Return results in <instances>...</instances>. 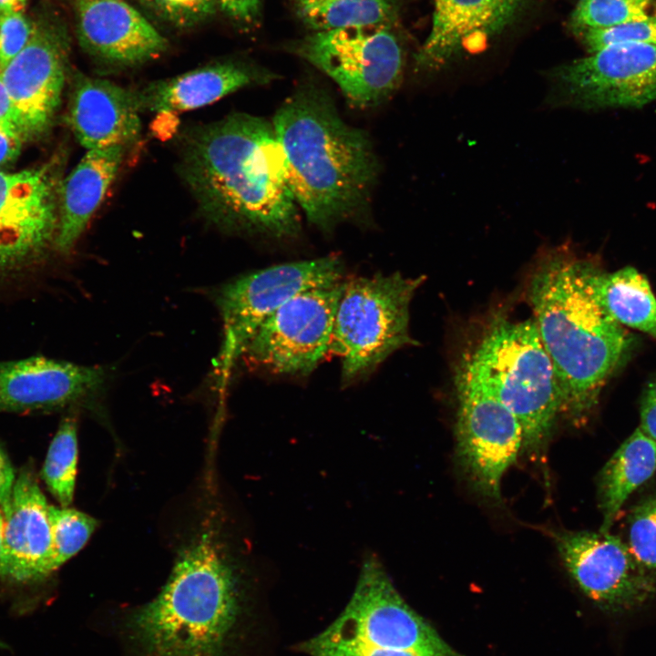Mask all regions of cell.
Masks as SVG:
<instances>
[{
	"label": "cell",
	"instance_id": "6da1fadb",
	"mask_svg": "<svg viewBox=\"0 0 656 656\" xmlns=\"http://www.w3.org/2000/svg\"><path fill=\"white\" fill-rule=\"evenodd\" d=\"M179 170L200 210L226 231L292 238L301 230L272 122L234 113L182 139Z\"/></svg>",
	"mask_w": 656,
	"mask_h": 656
},
{
	"label": "cell",
	"instance_id": "7a4b0ae2",
	"mask_svg": "<svg viewBox=\"0 0 656 656\" xmlns=\"http://www.w3.org/2000/svg\"><path fill=\"white\" fill-rule=\"evenodd\" d=\"M600 271L568 249H554L538 263L528 290L533 321L554 369L561 414L575 425L590 419L604 386L635 343L600 301Z\"/></svg>",
	"mask_w": 656,
	"mask_h": 656
},
{
	"label": "cell",
	"instance_id": "3957f363",
	"mask_svg": "<svg viewBox=\"0 0 656 656\" xmlns=\"http://www.w3.org/2000/svg\"><path fill=\"white\" fill-rule=\"evenodd\" d=\"M272 122L291 190L309 222L328 231L362 217L378 172L365 132L344 122L332 97L314 86L288 97Z\"/></svg>",
	"mask_w": 656,
	"mask_h": 656
},
{
	"label": "cell",
	"instance_id": "277c9868",
	"mask_svg": "<svg viewBox=\"0 0 656 656\" xmlns=\"http://www.w3.org/2000/svg\"><path fill=\"white\" fill-rule=\"evenodd\" d=\"M239 612L234 572L203 532L179 554L158 596L128 619L126 656H228Z\"/></svg>",
	"mask_w": 656,
	"mask_h": 656
},
{
	"label": "cell",
	"instance_id": "5b68a950",
	"mask_svg": "<svg viewBox=\"0 0 656 656\" xmlns=\"http://www.w3.org/2000/svg\"><path fill=\"white\" fill-rule=\"evenodd\" d=\"M457 371L487 388L514 414L522 430V451L542 447L561 414V400L533 319L495 318Z\"/></svg>",
	"mask_w": 656,
	"mask_h": 656
},
{
	"label": "cell",
	"instance_id": "8992f818",
	"mask_svg": "<svg viewBox=\"0 0 656 656\" xmlns=\"http://www.w3.org/2000/svg\"><path fill=\"white\" fill-rule=\"evenodd\" d=\"M424 280L395 272L344 282L331 345L341 360L343 386L369 376L395 351L416 344L409 333V308Z\"/></svg>",
	"mask_w": 656,
	"mask_h": 656
},
{
	"label": "cell",
	"instance_id": "52a82bcc",
	"mask_svg": "<svg viewBox=\"0 0 656 656\" xmlns=\"http://www.w3.org/2000/svg\"><path fill=\"white\" fill-rule=\"evenodd\" d=\"M313 638L325 643H360L438 656L457 652L405 601L374 555L363 562L342 613Z\"/></svg>",
	"mask_w": 656,
	"mask_h": 656
},
{
	"label": "cell",
	"instance_id": "ba28073f",
	"mask_svg": "<svg viewBox=\"0 0 656 656\" xmlns=\"http://www.w3.org/2000/svg\"><path fill=\"white\" fill-rule=\"evenodd\" d=\"M292 51L326 74L359 108L385 101L399 86L405 55L388 25L314 31Z\"/></svg>",
	"mask_w": 656,
	"mask_h": 656
},
{
	"label": "cell",
	"instance_id": "9c48e42d",
	"mask_svg": "<svg viewBox=\"0 0 656 656\" xmlns=\"http://www.w3.org/2000/svg\"><path fill=\"white\" fill-rule=\"evenodd\" d=\"M343 264L336 256L273 265L223 286L217 302L223 323L218 359L220 385L261 324L295 294L343 282Z\"/></svg>",
	"mask_w": 656,
	"mask_h": 656
},
{
	"label": "cell",
	"instance_id": "30bf717a",
	"mask_svg": "<svg viewBox=\"0 0 656 656\" xmlns=\"http://www.w3.org/2000/svg\"><path fill=\"white\" fill-rule=\"evenodd\" d=\"M343 286V281L315 287L287 300L261 324L242 355L270 374H310L331 352Z\"/></svg>",
	"mask_w": 656,
	"mask_h": 656
},
{
	"label": "cell",
	"instance_id": "8fae6325",
	"mask_svg": "<svg viewBox=\"0 0 656 656\" xmlns=\"http://www.w3.org/2000/svg\"><path fill=\"white\" fill-rule=\"evenodd\" d=\"M456 457L472 487L498 501L501 481L522 451V430L514 414L487 388L456 371Z\"/></svg>",
	"mask_w": 656,
	"mask_h": 656
},
{
	"label": "cell",
	"instance_id": "7c38bea8",
	"mask_svg": "<svg viewBox=\"0 0 656 656\" xmlns=\"http://www.w3.org/2000/svg\"><path fill=\"white\" fill-rule=\"evenodd\" d=\"M558 552L583 594L610 614H624L656 598V571L643 567L610 531L553 532Z\"/></svg>",
	"mask_w": 656,
	"mask_h": 656
},
{
	"label": "cell",
	"instance_id": "4fadbf2b",
	"mask_svg": "<svg viewBox=\"0 0 656 656\" xmlns=\"http://www.w3.org/2000/svg\"><path fill=\"white\" fill-rule=\"evenodd\" d=\"M551 75L559 101L590 108L641 107L656 99V46H609Z\"/></svg>",
	"mask_w": 656,
	"mask_h": 656
},
{
	"label": "cell",
	"instance_id": "5bb4252c",
	"mask_svg": "<svg viewBox=\"0 0 656 656\" xmlns=\"http://www.w3.org/2000/svg\"><path fill=\"white\" fill-rule=\"evenodd\" d=\"M55 183L44 169L0 170V282L28 272L55 244Z\"/></svg>",
	"mask_w": 656,
	"mask_h": 656
},
{
	"label": "cell",
	"instance_id": "9a60e30c",
	"mask_svg": "<svg viewBox=\"0 0 656 656\" xmlns=\"http://www.w3.org/2000/svg\"><path fill=\"white\" fill-rule=\"evenodd\" d=\"M67 51L65 30L42 22L35 25L25 48L0 71L24 138L50 126L61 101Z\"/></svg>",
	"mask_w": 656,
	"mask_h": 656
},
{
	"label": "cell",
	"instance_id": "2e32d148",
	"mask_svg": "<svg viewBox=\"0 0 656 656\" xmlns=\"http://www.w3.org/2000/svg\"><path fill=\"white\" fill-rule=\"evenodd\" d=\"M79 46L96 61L132 67L161 56L169 42L125 0H74Z\"/></svg>",
	"mask_w": 656,
	"mask_h": 656
},
{
	"label": "cell",
	"instance_id": "e0dca14e",
	"mask_svg": "<svg viewBox=\"0 0 656 656\" xmlns=\"http://www.w3.org/2000/svg\"><path fill=\"white\" fill-rule=\"evenodd\" d=\"M107 371L44 356L0 362V412L63 408L99 393Z\"/></svg>",
	"mask_w": 656,
	"mask_h": 656
},
{
	"label": "cell",
	"instance_id": "ac0fdd59",
	"mask_svg": "<svg viewBox=\"0 0 656 656\" xmlns=\"http://www.w3.org/2000/svg\"><path fill=\"white\" fill-rule=\"evenodd\" d=\"M48 504L29 467L15 478L4 514L0 576L17 582L43 579L52 571L53 542Z\"/></svg>",
	"mask_w": 656,
	"mask_h": 656
},
{
	"label": "cell",
	"instance_id": "d6986e66",
	"mask_svg": "<svg viewBox=\"0 0 656 656\" xmlns=\"http://www.w3.org/2000/svg\"><path fill=\"white\" fill-rule=\"evenodd\" d=\"M429 35L415 56L421 69H436L466 51L481 49L517 16L525 0H433Z\"/></svg>",
	"mask_w": 656,
	"mask_h": 656
},
{
	"label": "cell",
	"instance_id": "ffe728a7",
	"mask_svg": "<svg viewBox=\"0 0 656 656\" xmlns=\"http://www.w3.org/2000/svg\"><path fill=\"white\" fill-rule=\"evenodd\" d=\"M72 80L69 121L83 147L126 148L138 138L141 108L135 91L81 73Z\"/></svg>",
	"mask_w": 656,
	"mask_h": 656
},
{
	"label": "cell",
	"instance_id": "44dd1931",
	"mask_svg": "<svg viewBox=\"0 0 656 656\" xmlns=\"http://www.w3.org/2000/svg\"><path fill=\"white\" fill-rule=\"evenodd\" d=\"M270 76L234 60L206 65L136 92L141 110L175 112L198 108L245 87L263 84Z\"/></svg>",
	"mask_w": 656,
	"mask_h": 656
},
{
	"label": "cell",
	"instance_id": "7402d4cb",
	"mask_svg": "<svg viewBox=\"0 0 656 656\" xmlns=\"http://www.w3.org/2000/svg\"><path fill=\"white\" fill-rule=\"evenodd\" d=\"M125 147L88 149L66 179L61 190L55 248L72 251L102 201L120 167Z\"/></svg>",
	"mask_w": 656,
	"mask_h": 656
},
{
	"label": "cell",
	"instance_id": "603a6c76",
	"mask_svg": "<svg viewBox=\"0 0 656 656\" xmlns=\"http://www.w3.org/2000/svg\"><path fill=\"white\" fill-rule=\"evenodd\" d=\"M656 471V440L636 428L616 449L599 477L600 531H610L630 495Z\"/></svg>",
	"mask_w": 656,
	"mask_h": 656
},
{
	"label": "cell",
	"instance_id": "cb8c5ba5",
	"mask_svg": "<svg viewBox=\"0 0 656 656\" xmlns=\"http://www.w3.org/2000/svg\"><path fill=\"white\" fill-rule=\"evenodd\" d=\"M597 292L618 323L656 339V298L647 279L635 268L627 266L612 273L601 270Z\"/></svg>",
	"mask_w": 656,
	"mask_h": 656
},
{
	"label": "cell",
	"instance_id": "d4e9b609",
	"mask_svg": "<svg viewBox=\"0 0 656 656\" xmlns=\"http://www.w3.org/2000/svg\"><path fill=\"white\" fill-rule=\"evenodd\" d=\"M300 18L315 31L387 25L395 0H294Z\"/></svg>",
	"mask_w": 656,
	"mask_h": 656
},
{
	"label": "cell",
	"instance_id": "484cf974",
	"mask_svg": "<svg viewBox=\"0 0 656 656\" xmlns=\"http://www.w3.org/2000/svg\"><path fill=\"white\" fill-rule=\"evenodd\" d=\"M77 463V422L66 417L50 443L42 477L61 507H68L74 496Z\"/></svg>",
	"mask_w": 656,
	"mask_h": 656
},
{
	"label": "cell",
	"instance_id": "4316f807",
	"mask_svg": "<svg viewBox=\"0 0 656 656\" xmlns=\"http://www.w3.org/2000/svg\"><path fill=\"white\" fill-rule=\"evenodd\" d=\"M656 16V0H579L570 16L577 32L609 28Z\"/></svg>",
	"mask_w": 656,
	"mask_h": 656
},
{
	"label": "cell",
	"instance_id": "83f0119b",
	"mask_svg": "<svg viewBox=\"0 0 656 656\" xmlns=\"http://www.w3.org/2000/svg\"><path fill=\"white\" fill-rule=\"evenodd\" d=\"M52 531V571L75 556L87 542L97 526V520L68 507L48 506Z\"/></svg>",
	"mask_w": 656,
	"mask_h": 656
},
{
	"label": "cell",
	"instance_id": "f1b7e54d",
	"mask_svg": "<svg viewBox=\"0 0 656 656\" xmlns=\"http://www.w3.org/2000/svg\"><path fill=\"white\" fill-rule=\"evenodd\" d=\"M625 542L643 567L656 571V491L631 508Z\"/></svg>",
	"mask_w": 656,
	"mask_h": 656
},
{
	"label": "cell",
	"instance_id": "f546056e",
	"mask_svg": "<svg viewBox=\"0 0 656 656\" xmlns=\"http://www.w3.org/2000/svg\"><path fill=\"white\" fill-rule=\"evenodd\" d=\"M578 35L589 53L618 44L656 46V16L609 28L585 30L579 32Z\"/></svg>",
	"mask_w": 656,
	"mask_h": 656
},
{
	"label": "cell",
	"instance_id": "4dcf8cb0",
	"mask_svg": "<svg viewBox=\"0 0 656 656\" xmlns=\"http://www.w3.org/2000/svg\"><path fill=\"white\" fill-rule=\"evenodd\" d=\"M155 17L176 28H190L209 19L219 0H137Z\"/></svg>",
	"mask_w": 656,
	"mask_h": 656
},
{
	"label": "cell",
	"instance_id": "1f68e13d",
	"mask_svg": "<svg viewBox=\"0 0 656 656\" xmlns=\"http://www.w3.org/2000/svg\"><path fill=\"white\" fill-rule=\"evenodd\" d=\"M35 25L23 13L0 15V71L27 45Z\"/></svg>",
	"mask_w": 656,
	"mask_h": 656
},
{
	"label": "cell",
	"instance_id": "d6a6232c",
	"mask_svg": "<svg viewBox=\"0 0 656 656\" xmlns=\"http://www.w3.org/2000/svg\"><path fill=\"white\" fill-rule=\"evenodd\" d=\"M298 650L310 656H438L410 651L389 650L360 643H325L313 637L298 646ZM446 656H463L456 652Z\"/></svg>",
	"mask_w": 656,
	"mask_h": 656
},
{
	"label": "cell",
	"instance_id": "836d02e7",
	"mask_svg": "<svg viewBox=\"0 0 656 656\" xmlns=\"http://www.w3.org/2000/svg\"><path fill=\"white\" fill-rule=\"evenodd\" d=\"M261 0H219V8L234 22L248 26L253 24L259 15Z\"/></svg>",
	"mask_w": 656,
	"mask_h": 656
},
{
	"label": "cell",
	"instance_id": "e575fe53",
	"mask_svg": "<svg viewBox=\"0 0 656 656\" xmlns=\"http://www.w3.org/2000/svg\"><path fill=\"white\" fill-rule=\"evenodd\" d=\"M639 427L656 440V378L651 380L643 389L640 403Z\"/></svg>",
	"mask_w": 656,
	"mask_h": 656
},
{
	"label": "cell",
	"instance_id": "d590c367",
	"mask_svg": "<svg viewBox=\"0 0 656 656\" xmlns=\"http://www.w3.org/2000/svg\"><path fill=\"white\" fill-rule=\"evenodd\" d=\"M15 481L14 468L5 453L0 447V508L4 514L10 507Z\"/></svg>",
	"mask_w": 656,
	"mask_h": 656
},
{
	"label": "cell",
	"instance_id": "8d00e7d4",
	"mask_svg": "<svg viewBox=\"0 0 656 656\" xmlns=\"http://www.w3.org/2000/svg\"><path fill=\"white\" fill-rule=\"evenodd\" d=\"M0 129L23 138L15 110L4 83L0 78Z\"/></svg>",
	"mask_w": 656,
	"mask_h": 656
},
{
	"label": "cell",
	"instance_id": "74e56055",
	"mask_svg": "<svg viewBox=\"0 0 656 656\" xmlns=\"http://www.w3.org/2000/svg\"><path fill=\"white\" fill-rule=\"evenodd\" d=\"M23 138L0 129V168L14 161L18 156Z\"/></svg>",
	"mask_w": 656,
	"mask_h": 656
},
{
	"label": "cell",
	"instance_id": "f35d334b",
	"mask_svg": "<svg viewBox=\"0 0 656 656\" xmlns=\"http://www.w3.org/2000/svg\"><path fill=\"white\" fill-rule=\"evenodd\" d=\"M27 0H0V15L8 13H22L26 8Z\"/></svg>",
	"mask_w": 656,
	"mask_h": 656
},
{
	"label": "cell",
	"instance_id": "ab89813d",
	"mask_svg": "<svg viewBox=\"0 0 656 656\" xmlns=\"http://www.w3.org/2000/svg\"><path fill=\"white\" fill-rule=\"evenodd\" d=\"M4 527H5V517L2 509L0 508V562L3 555L4 548Z\"/></svg>",
	"mask_w": 656,
	"mask_h": 656
},
{
	"label": "cell",
	"instance_id": "60d3db41",
	"mask_svg": "<svg viewBox=\"0 0 656 656\" xmlns=\"http://www.w3.org/2000/svg\"><path fill=\"white\" fill-rule=\"evenodd\" d=\"M0 646L6 647V645L3 644V642L0 641Z\"/></svg>",
	"mask_w": 656,
	"mask_h": 656
}]
</instances>
